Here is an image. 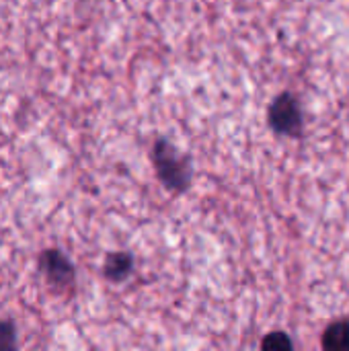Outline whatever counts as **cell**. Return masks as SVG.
<instances>
[{"label":"cell","mask_w":349,"mask_h":351,"mask_svg":"<svg viewBox=\"0 0 349 351\" xmlns=\"http://www.w3.org/2000/svg\"><path fill=\"white\" fill-rule=\"evenodd\" d=\"M152 160H154L160 181L169 189H179V191L187 189L189 177H191V167H189V160L179 150H175L169 142L160 140L154 146Z\"/></svg>","instance_id":"obj_1"},{"label":"cell","mask_w":349,"mask_h":351,"mask_svg":"<svg viewBox=\"0 0 349 351\" xmlns=\"http://www.w3.org/2000/svg\"><path fill=\"white\" fill-rule=\"evenodd\" d=\"M269 125L278 134H286V136H298L300 134V130H302V113H300L298 101L290 93L280 95L272 103V107H269Z\"/></svg>","instance_id":"obj_2"},{"label":"cell","mask_w":349,"mask_h":351,"mask_svg":"<svg viewBox=\"0 0 349 351\" xmlns=\"http://www.w3.org/2000/svg\"><path fill=\"white\" fill-rule=\"evenodd\" d=\"M41 271L53 286H70L74 282L72 263L58 251H45L39 259Z\"/></svg>","instance_id":"obj_3"},{"label":"cell","mask_w":349,"mask_h":351,"mask_svg":"<svg viewBox=\"0 0 349 351\" xmlns=\"http://www.w3.org/2000/svg\"><path fill=\"white\" fill-rule=\"evenodd\" d=\"M323 348L327 351H349V323H333L323 335Z\"/></svg>","instance_id":"obj_4"},{"label":"cell","mask_w":349,"mask_h":351,"mask_svg":"<svg viewBox=\"0 0 349 351\" xmlns=\"http://www.w3.org/2000/svg\"><path fill=\"white\" fill-rule=\"evenodd\" d=\"M132 265H134V261H132L130 255H125V253H113L105 261V276L109 280H113V282H119V280H123V278L130 276Z\"/></svg>","instance_id":"obj_5"},{"label":"cell","mask_w":349,"mask_h":351,"mask_svg":"<svg viewBox=\"0 0 349 351\" xmlns=\"http://www.w3.org/2000/svg\"><path fill=\"white\" fill-rule=\"evenodd\" d=\"M261 348L263 350H292L294 348V343H292V339L286 335V333H272V335H267L265 339H263V343H261Z\"/></svg>","instance_id":"obj_6"},{"label":"cell","mask_w":349,"mask_h":351,"mask_svg":"<svg viewBox=\"0 0 349 351\" xmlns=\"http://www.w3.org/2000/svg\"><path fill=\"white\" fill-rule=\"evenodd\" d=\"M14 348V327L10 323H0V350Z\"/></svg>","instance_id":"obj_7"}]
</instances>
